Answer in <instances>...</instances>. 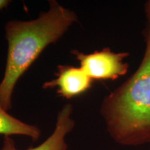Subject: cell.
I'll return each mask as SVG.
<instances>
[{"instance_id":"cell-1","label":"cell","mask_w":150,"mask_h":150,"mask_svg":"<svg viewBox=\"0 0 150 150\" xmlns=\"http://www.w3.org/2000/svg\"><path fill=\"white\" fill-rule=\"evenodd\" d=\"M50 8L37 19L11 20L5 26L8 54L4 77L0 83V104L8 111L17 82L43 50L57 42L77 21L74 11L51 0Z\"/></svg>"},{"instance_id":"cell-2","label":"cell","mask_w":150,"mask_h":150,"mask_svg":"<svg viewBox=\"0 0 150 150\" xmlns=\"http://www.w3.org/2000/svg\"><path fill=\"white\" fill-rule=\"evenodd\" d=\"M145 51L136 72L103 100L100 112L117 143L150 142V24L144 31Z\"/></svg>"},{"instance_id":"cell-3","label":"cell","mask_w":150,"mask_h":150,"mask_svg":"<svg viewBox=\"0 0 150 150\" xmlns=\"http://www.w3.org/2000/svg\"><path fill=\"white\" fill-rule=\"evenodd\" d=\"M71 54L93 80H115L128 72L129 64L124 61L129 56L128 52L117 53L107 47L87 54L74 50Z\"/></svg>"},{"instance_id":"cell-4","label":"cell","mask_w":150,"mask_h":150,"mask_svg":"<svg viewBox=\"0 0 150 150\" xmlns=\"http://www.w3.org/2000/svg\"><path fill=\"white\" fill-rule=\"evenodd\" d=\"M55 79L43 84L45 89L58 88L57 93L67 99L77 97L91 88L93 80L81 67L59 65Z\"/></svg>"},{"instance_id":"cell-5","label":"cell","mask_w":150,"mask_h":150,"mask_svg":"<svg viewBox=\"0 0 150 150\" xmlns=\"http://www.w3.org/2000/svg\"><path fill=\"white\" fill-rule=\"evenodd\" d=\"M73 108L72 104H66L58 113L55 129L53 133L44 142L35 147L26 150H67L65 138L73 130L75 122L72 117ZM1 150H20L16 146V142L11 136L4 137Z\"/></svg>"},{"instance_id":"cell-6","label":"cell","mask_w":150,"mask_h":150,"mask_svg":"<svg viewBox=\"0 0 150 150\" xmlns=\"http://www.w3.org/2000/svg\"><path fill=\"white\" fill-rule=\"evenodd\" d=\"M0 134L4 136L21 135L29 137L35 142L40 138L41 131L37 126L29 125L11 115L0 104Z\"/></svg>"},{"instance_id":"cell-7","label":"cell","mask_w":150,"mask_h":150,"mask_svg":"<svg viewBox=\"0 0 150 150\" xmlns=\"http://www.w3.org/2000/svg\"><path fill=\"white\" fill-rule=\"evenodd\" d=\"M145 11L146 13V17L149 22V24H150V0L147 1L145 4Z\"/></svg>"},{"instance_id":"cell-8","label":"cell","mask_w":150,"mask_h":150,"mask_svg":"<svg viewBox=\"0 0 150 150\" xmlns=\"http://www.w3.org/2000/svg\"><path fill=\"white\" fill-rule=\"evenodd\" d=\"M10 2L11 1L8 0H0V10L6 8Z\"/></svg>"}]
</instances>
